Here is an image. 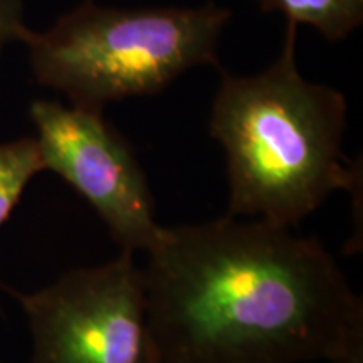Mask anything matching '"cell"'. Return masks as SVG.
Segmentation results:
<instances>
[{"mask_svg":"<svg viewBox=\"0 0 363 363\" xmlns=\"http://www.w3.org/2000/svg\"><path fill=\"white\" fill-rule=\"evenodd\" d=\"M0 363H2V362H0Z\"/></svg>","mask_w":363,"mask_h":363,"instance_id":"9c48e42d","label":"cell"},{"mask_svg":"<svg viewBox=\"0 0 363 363\" xmlns=\"http://www.w3.org/2000/svg\"><path fill=\"white\" fill-rule=\"evenodd\" d=\"M145 252L162 363H363V301L320 239L227 214Z\"/></svg>","mask_w":363,"mask_h":363,"instance_id":"6da1fadb","label":"cell"},{"mask_svg":"<svg viewBox=\"0 0 363 363\" xmlns=\"http://www.w3.org/2000/svg\"><path fill=\"white\" fill-rule=\"evenodd\" d=\"M40 172H44V162L35 138L26 136L0 143V227L9 220L27 185Z\"/></svg>","mask_w":363,"mask_h":363,"instance_id":"52a82bcc","label":"cell"},{"mask_svg":"<svg viewBox=\"0 0 363 363\" xmlns=\"http://www.w3.org/2000/svg\"><path fill=\"white\" fill-rule=\"evenodd\" d=\"M27 30L22 0H0V54L9 43H22Z\"/></svg>","mask_w":363,"mask_h":363,"instance_id":"ba28073f","label":"cell"},{"mask_svg":"<svg viewBox=\"0 0 363 363\" xmlns=\"http://www.w3.org/2000/svg\"><path fill=\"white\" fill-rule=\"evenodd\" d=\"M11 293L27 316L30 363H162L135 252L76 267L34 293Z\"/></svg>","mask_w":363,"mask_h":363,"instance_id":"277c9868","label":"cell"},{"mask_svg":"<svg viewBox=\"0 0 363 363\" xmlns=\"http://www.w3.org/2000/svg\"><path fill=\"white\" fill-rule=\"evenodd\" d=\"M296 29L259 74H222L208 131L225 152L229 214L298 227L331 194L362 199V163L345 157L347 99L305 79Z\"/></svg>","mask_w":363,"mask_h":363,"instance_id":"7a4b0ae2","label":"cell"},{"mask_svg":"<svg viewBox=\"0 0 363 363\" xmlns=\"http://www.w3.org/2000/svg\"><path fill=\"white\" fill-rule=\"evenodd\" d=\"M261 11L278 12L289 24L308 26L330 43L347 39L363 22V0H257Z\"/></svg>","mask_w":363,"mask_h":363,"instance_id":"8992f818","label":"cell"},{"mask_svg":"<svg viewBox=\"0 0 363 363\" xmlns=\"http://www.w3.org/2000/svg\"><path fill=\"white\" fill-rule=\"evenodd\" d=\"M44 170L89 203L121 251H147L160 234L142 163L103 111L38 99L30 104Z\"/></svg>","mask_w":363,"mask_h":363,"instance_id":"5b68a950","label":"cell"},{"mask_svg":"<svg viewBox=\"0 0 363 363\" xmlns=\"http://www.w3.org/2000/svg\"><path fill=\"white\" fill-rule=\"evenodd\" d=\"M229 9L125 11L84 0L44 33L27 30L30 69L72 106L103 111L108 103L157 94L189 69L217 66Z\"/></svg>","mask_w":363,"mask_h":363,"instance_id":"3957f363","label":"cell"}]
</instances>
